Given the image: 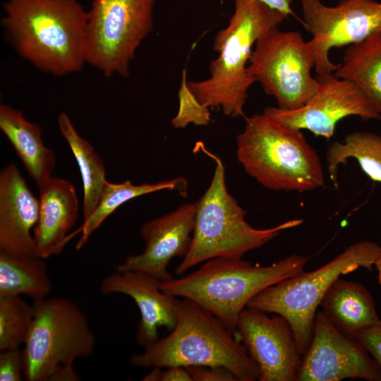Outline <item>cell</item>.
Here are the masks:
<instances>
[{
	"label": "cell",
	"mask_w": 381,
	"mask_h": 381,
	"mask_svg": "<svg viewBox=\"0 0 381 381\" xmlns=\"http://www.w3.org/2000/svg\"><path fill=\"white\" fill-rule=\"evenodd\" d=\"M373 266L381 283V246L370 241H359L315 270H303L270 286L253 297L247 307L283 316L303 356L311 341L318 308L329 289L341 275L359 267L371 271Z\"/></svg>",
	"instance_id": "obj_7"
},
{
	"label": "cell",
	"mask_w": 381,
	"mask_h": 381,
	"mask_svg": "<svg viewBox=\"0 0 381 381\" xmlns=\"http://www.w3.org/2000/svg\"><path fill=\"white\" fill-rule=\"evenodd\" d=\"M160 283L145 272L115 270L104 277L99 286L104 296L121 294L135 301L141 315L136 339L144 347L158 339L160 327L171 330L176 322L179 299L162 291Z\"/></svg>",
	"instance_id": "obj_16"
},
{
	"label": "cell",
	"mask_w": 381,
	"mask_h": 381,
	"mask_svg": "<svg viewBox=\"0 0 381 381\" xmlns=\"http://www.w3.org/2000/svg\"><path fill=\"white\" fill-rule=\"evenodd\" d=\"M34 315L22 350L28 381H49L60 366L90 357L96 337L87 318L65 297L34 300Z\"/></svg>",
	"instance_id": "obj_8"
},
{
	"label": "cell",
	"mask_w": 381,
	"mask_h": 381,
	"mask_svg": "<svg viewBox=\"0 0 381 381\" xmlns=\"http://www.w3.org/2000/svg\"><path fill=\"white\" fill-rule=\"evenodd\" d=\"M61 134L78 165L83 188V216L86 219L96 208L107 183L105 167L93 147L81 137L71 119L61 112L57 119Z\"/></svg>",
	"instance_id": "obj_23"
},
{
	"label": "cell",
	"mask_w": 381,
	"mask_h": 381,
	"mask_svg": "<svg viewBox=\"0 0 381 381\" xmlns=\"http://www.w3.org/2000/svg\"><path fill=\"white\" fill-rule=\"evenodd\" d=\"M193 381V379L184 367L171 366L162 370L161 381Z\"/></svg>",
	"instance_id": "obj_31"
},
{
	"label": "cell",
	"mask_w": 381,
	"mask_h": 381,
	"mask_svg": "<svg viewBox=\"0 0 381 381\" xmlns=\"http://www.w3.org/2000/svg\"><path fill=\"white\" fill-rule=\"evenodd\" d=\"M144 348L143 352L131 356L133 366L223 368L237 381L260 379L258 364L234 332L210 311L187 298L179 299L176 322L171 332Z\"/></svg>",
	"instance_id": "obj_3"
},
{
	"label": "cell",
	"mask_w": 381,
	"mask_h": 381,
	"mask_svg": "<svg viewBox=\"0 0 381 381\" xmlns=\"http://www.w3.org/2000/svg\"><path fill=\"white\" fill-rule=\"evenodd\" d=\"M236 145L246 172L268 189L306 192L324 185L320 157L301 130L264 113L246 118Z\"/></svg>",
	"instance_id": "obj_5"
},
{
	"label": "cell",
	"mask_w": 381,
	"mask_h": 381,
	"mask_svg": "<svg viewBox=\"0 0 381 381\" xmlns=\"http://www.w3.org/2000/svg\"><path fill=\"white\" fill-rule=\"evenodd\" d=\"M186 81L184 70L179 90V109L171 121L174 128H183L190 123L206 125L210 119L209 108L203 107L194 98L188 90Z\"/></svg>",
	"instance_id": "obj_27"
},
{
	"label": "cell",
	"mask_w": 381,
	"mask_h": 381,
	"mask_svg": "<svg viewBox=\"0 0 381 381\" xmlns=\"http://www.w3.org/2000/svg\"><path fill=\"white\" fill-rule=\"evenodd\" d=\"M0 129L37 187L52 176L56 157L44 144L37 124L26 119L22 111L1 104Z\"/></svg>",
	"instance_id": "obj_20"
},
{
	"label": "cell",
	"mask_w": 381,
	"mask_h": 381,
	"mask_svg": "<svg viewBox=\"0 0 381 381\" xmlns=\"http://www.w3.org/2000/svg\"><path fill=\"white\" fill-rule=\"evenodd\" d=\"M2 25L17 53L55 76L87 64V11L78 0H8Z\"/></svg>",
	"instance_id": "obj_1"
},
{
	"label": "cell",
	"mask_w": 381,
	"mask_h": 381,
	"mask_svg": "<svg viewBox=\"0 0 381 381\" xmlns=\"http://www.w3.org/2000/svg\"><path fill=\"white\" fill-rule=\"evenodd\" d=\"M234 13L228 25L213 40L218 56L209 66V76L186 81L188 90L203 107L219 108L226 116H243L248 90L255 83L248 71L253 47L270 30L288 16L259 0H232Z\"/></svg>",
	"instance_id": "obj_2"
},
{
	"label": "cell",
	"mask_w": 381,
	"mask_h": 381,
	"mask_svg": "<svg viewBox=\"0 0 381 381\" xmlns=\"http://www.w3.org/2000/svg\"><path fill=\"white\" fill-rule=\"evenodd\" d=\"M162 190H177L186 195L187 182L182 177L140 185L133 184L128 180L120 183L107 181L96 208L78 229L81 236L76 244V249L83 248L92 234L123 203L140 195Z\"/></svg>",
	"instance_id": "obj_24"
},
{
	"label": "cell",
	"mask_w": 381,
	"mask_h": 381,
	"mask_svg": "<svg viewBox=\"0 0 381 381\" xmlns=\"http://www.w3.org/2000/svg\"><path fill=\"white\" fill-rule=\"evenodd\" d=\"M33 315V306L20 296L0 298V351L24 344Z\"/></svg>",
	"instance_id": "obj_26"
},
{
	"label": "cell",
	"mask_w": 381,
	"mask_h": 381,
	"mask_svg": "<svg viewBox=\"0 0 381 381\" xmlns=\"http://www.w3.org/2000/svg\"><path fill=\"white\" fill-rule=\"evenodd\" d=\"M215 162L212 181L198 200L195 228L186 255L176 270L178 275L200 262L216 258H241L277 237L281 231L301 224L293 219L276 226L259 229L245 219L246 212L228 192L225 168L216 155L200 145Z\"/></svg>",
	"instance_id": "obj_6"
},
{
	"label": "cell",
	"mask_w": 381,
	"mask_h": 381,
	"mask_svg": "<svg viewBox=\"0 0 381 381\" xmlns=\"http://www.w3.org/2000/svg\"><path fill=\"white\" fill-rule=\"evenodd\" d=\"M186 368L193 381H237L230 371L223 368L193 365Z\"/></svg>",
	"instance_id": "obj_30"
},
{
	"label": "cell",
	"mask_w": 381,
	"mask_h": 381,
	"mask_svg": "<svg viewBox=\"0 0 381 381\" xmlns=\"http://www.w3.org/2000/svg\"><path fill=\"white\" fill-rule=\"evenodd\" d=\"M45 259L0 252V298L21 295L34 300L46 298L53 283Z\"/></svg>",
	"instance_id": "obj_22"
},
{
	"label": "cell",
	"mask_w": 381,
	"mask_h": 381,
	"mask_svg": "<svg viewBox=\"0 0 381 381\" xmlns=\"http://www.w3.org/2000/svg\"><path fill=\"white\" fill-rule=\"evenodd\" d=\"M39 188L40 216L34 230L36 255L47 259L60 253L78 231L69 234L78 214V199L68 180L52 176Z\"/></svg>",
	"instance_id": "obj_18"
},
{
	"label": "cell",
	"mask_w": 381,
	"mask_h": 381,
	"mask_svg": "<svg viewBox=\"0 0 381 381\" xmlns=\"http://www.w3.org/2000/svg\"><path fill=\"white\" fill-rule=\"evenodd\" d=\"M356 339L381 369V322L361 331Z\"/></svg>",
	"instance_id": "obj_29"
},
{
	"label": "cell",
	"mask_w": 381,
	"mask_h": 381,
	"mask_svg": "<svg viewBox=\"0 0 381 381\" xmlns=\"http://www.w3.org/2000/svg\"><path fill=\"white\" fill-rule=\"evenodd\" d=\"M156 0H91L87 64L104 75H129L130 64L153 26Z\"/></svg>",
	"instance_id": "obj_9"
},
{
	"label": "cell",
	"mask_w": 381,
	"mask_h": 381,
	"mask_svg": "<svg viewBox=\"0 0 381 381\" xmlns=\"http://www.w3.org/2000/svg\"><path fill=\"white\" fill-rule=\"evenodd\" d=\"M333 75L353 82L381 116V32L348 46Z\"/></svg>",
	"instance_id": "obj_21"
},
{
	"label": "cell",
	"mask_w": 381,
	"mask_h": 381,
	"mask_svg": "<svg viewBox=\"0 0 381 381\" xmlns=\"http://www.w3.org/2000/svg\"><path fill=\"white\" fill-rule=\"evenodd\" d=\"M235 332L259 367V381H297L303 356L283 316L246 307Z\"/></svg>",
	"instance_id": "obj_14"
},
{
	"label": "cell",
	"mask_w": 381,
	"mask_h": 381,
	"mask_svg": "<svg viewBox=\"0 0 381 381\" xmlns=\"http://www.w3.org/2000/svg\"><path fill=\"white\" fill-rule=\"evenodd\" d=\"M307 258L292 254L267 266L241 258H216L184 277L160 283L176 298L198 303L236 331L241 313L260 292L304 270Z\"/></svg>",
	"instance_id": "obj_4"
},
{
	"label": "cell",
	"mask_w": 381,
	"mask_h": 381,
	"mask_svg": "<svg viewBox=\"0 0 381 381\" xmlns=\"http://www.w3.org/2000/svg\"><path fill=\"white\" fill-rule=\"evenodd\" d=\"M267 6L281 11L286 16H293L296 17L291 8L293 0H259Z\"/></svg>",
	"instance_id": "obj_32"
},
{
	"label": "cell",
	"mask_w": 381,
	"mask_h": 381,
	"mask_svg": "<svg viewBox=\"0 0 381 381\" xmlns=\"http://www.w3.org/2000/svg\"><path fill=\"white\" fill-rule=\"evenodd\" d=\"M381 381V369L357 339L338 329L320 310L297 381Z\"/></svg>",
	"instance_id": "obj_12"
},
{
	"label": "cell",
	"mask_w": 381,
	"mask_h": 381,
	"mask_svg": "<svg viewBox=\"0 0 381 381\" xmlns=\"http://www.w3.org/2000/svg\"><path fill=\"white\" fill-rule=\"evenodd\" d=\"M23 372V352L20 349L1 351L0 380L22 381Z\"/></svg>",
	"instance_id": "obj_28"
},
{
	"label": "cell",
	"mask_w": 381,
	"mask_h": 381,
	"mask_svg": "<svg viewBox=\"0 0 381 381\" xmlns=\"http://www.w3.org/2000/svg\"><path fill=\"white\" fill-rule=\"evenodd\" d=\"M302 24L311 35L318 77L332 74L338 64L332 62L329 52L358 43L381 32V2L375 0H341L336 6L320 0H300Z\"/></svg>",
	"instance_id": "obj_11"
},
{
	"label": "cell",
	"mask_w": 381,
	"mask_h": 381,
	"mask_svg": "<svg viewBox=\"0 0 381 381\" xmlns=\"http://www.w3.org/2000/svg\"><path fill=\"white\" fill-rule=\"evenodd\" d=\"M198 201L183 204L176 210L145 223L140 234L144 250L129 255L115 270L147 273L160 282L173 279L167 267L174 257H184L190 245L195 228Z\"/></svg>",
	"instance_id": "obj_15"
},
{
	"label": "cell",
	"mask_w": 381,
	"mask_h": 381,
	"mask_svg": "<svg viewBox=\"0 0 381 381\" xmlns=\"http://www.w3.org/2000/svg\"><path fill=\"white\" fill-rule=\"evenodd\" d=\"M356 159L362 170L373 181L381 183V135L368 131L348 134L343 142H332L326 152L330 180L337 188L339 167L348 159Z\"/></svg>",
	"instance_id": "obj_25"
},
{
	"label": "cell",
	"mask_w": 381,
	"mask_h": 381,
	"mask_svg": "<svg viewBox=\"0 0 381 381\" xmlns=\"http://www.w3.org/2000/svg\"><path fill=\"white\" fill-rule=\"evenodd\" d=\"M320 306L338 329L353 338L365 329L381 322L372 295L356 282L337 279Z\"/></svg>",
	"instance_id": "obj_19"
},
{
	"label": "cell",
	"mask_w": 381,
	"mask_h": 381,
	"mask_svg": "<svg viewBox=\"0 0 381 381\" xmlns=\"http://www.w3.org/2000/svg\"><path fill=\"white\" fill-rule=\"evenodd\" d=\"M39 216L40 200L17 165L10 163L0 172V250L36 255L33 234Z\"/></svg>",
	"instance_id": "obj_17"
},
{
	"label": "cell",
	"mask_w": 381,
	"mask_h": 381,
	"mask_svg": "<svg viewBox=\"0 0 381 381\" xmlns=\"http://www.w3.org/2000/svg\"><path fill=\"white\" fill-rule=\"evenodd\" d=\"M162 370L161 368H152L150 373L146 375L143 380L145 381H161Z\"/></svg>",
	"instance_id": "obj_33"
},
{
	"label": "cell",
	"mask_w": 381,
	"mask_h": 381,
	"mask_svg": "<svg viewBox=\"0 0 381 381\" xmlns=\"http://www.w3.org/2000/svg\"><path fill=\"white\" fill-rule=\"evenodd\" d=\"M315 54L310 41L297 31L274 28L255 42L248 71L278 107L294 110L316 93L318 80L311 75Z\"/></svg>",
	"instance_id": "obj_10"
},
{
	"label": "cell",
	"mask_w": 381,
	"mask_h": 381,
	"mask_svg": "<svg viewBox=\"0 0 381 381\" xmlns=\"http://www.w3.org/2000/svg\"><path fill=\"white\" fill-rule=\"evenodd\" d=\"M317 79L316 93L303 107L294 110L269 107L263 113L285 126L308 130L325 138L334 135L337 123L344 118L357 116L363 121L381 119L353 82L333 73Z\"/></svg>",
	"instance_id": "obj_13"
}]
</instances>
